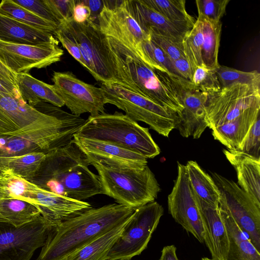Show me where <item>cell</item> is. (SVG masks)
I'll list each match as a JSON object with an SVG mask.
<instances>
[{"label": "cell", "instance_id": "35", "mask_svg": "<svg viewBox=\"0 0 260 260\" xmlns=\"http://www.w3.org/2000/svg\"><path fill=\"white\" fill-rule=\"evenodd\" d=\"M139 57L151 68L181 78L176 72L171 60L150 38L141 43Z\"/></svg>", "mask_w": 260, "mask_h": 260}, {"label": "cell", "instance_id": "31", "mask_svg": "<svg viewBox=\"0 0 260 260\" xmlns=\"http://www.w3.org/2000/svg\"><path fill=\"white\" fill-rule=\"evenodd\" d=\"M155 11L176 26L189 31L196 21L186 11L185 0H143Z\"/></svg>", "mask_w": 260, "mask_h": 260}, {"label": "cell", "instance_id": "22", "mask_svg": "<svg viewBox=\"0 0 260 260\" xmlns=\"http://www.w3.org/2000/svg\"><path fill=\"white\" fill-rule=\"evenodd\" d=\"M125 5L141 29L148 35L153 32L182 41L187 32L172 23L146 5L143 0H124Z\"/></svg>", "mask_w": 260, "mask_h": 260}, {"label": "cell", "instance_id": "50", "mask_svg": "<svg viewBox=\"0 0 260 260\" xmlns=\"http://www.w3.org/2000/svg\"><path fill=\"white\" fill-rule=\"evenodd\" d=\"M201 260H213L211 258H208V257H203L201 258Z\"/></svg>", "mask_w": 260, "mask_h": 260}, {"label": "cell", "instance_id": "37", "mask_svg": "<svg viewBox=\"0 0 260 260\" xmlns=\"http://www.w3.org/2000/svg\"><path fill=\"white\" fill-rule=\"evenodd\" d=\"M215 72L221 88L234 84L260 85V74L255 70L244 72L220 65Z\"/></svg>", "mask_w": 260, "mask_h": 260}, {"label": "cell", "instance_id": "16", "mask_svg": "<svg viewBox=\"0 0 260 260\" xmlns=\"http://www.w3.org/2000/svg\"><path fill=\"white\" fill-rule=\"evenodd\" d=\"M112 6L104 1V6L94 22L106 36L112 38L139 56L141 43L149 39L126 8L124 1Z\"/></svg>", "mask_w": 260, "mask_h": 260}, {"label": "cell", "instance_id": "2", "mask_svg": "<svg viewBox=\"0 0 260 260\" xmlns=\"http://www.w3.org/2000/svg\"><path fill=\"white\" fill-rule=\"evenodd\" d=\"M89 165L85 155L72 140L47 153L28 181L44 190L83 201L103 194L99 176L89 169Z\"/></svg>", "mask_w": 260, "mask_h": 260}, {"label": "cell", "instance_id": "10", "mask_svg": "<svg viewBox=\"0 0 260 260\" xmlns=\"http://www.w3.org/2000/svg\"><path fill=\"white\" fill-rule=\"evenodd\" d=\"M62 111L56 117L31 107L22 99L0 91V135H17L60 125L73 116Z\"/></svg>", "mask_w": 260, "mask_h": 260}, {"label": "cell", "instance_id": "34", "mask_svg": "<svg viewBox=\"0 0 260 260\" xmlns=\"http://www.w3.org/2000/svg\"><path fill=\"white\" fill-rule=\"evenodd\" d=\"M0 14L53 35L58 26L38 16L13 0H3L0 3Z\"/></svg>", "mask_w": 260, "mask_h": 260}, {"label": "cell", "instance_id": "14", "mask_svg": "<svg viewBox=\"0 0 260 260\" xmlns=\"http://www.w3.org/2000/svg\"><path fill=\"white\" fill-rule=\"evenodd\" d=\"M169 213L200 242H204V229L199 199L189 182L185 165L177 162V176L168 197Z\"/></svg>", "mask_w": 260, "mask_h": 260}, {"label": "cell", "instance_id": "25", "mask_svg": "<svg viewBox=\"0 0 260 260\" xmlns=\"http://www.w3.org/2000/svg\"><path fill=\"white\" fill-rule=\"evenodd\" d=\"M259 113L260 106L252 107L236 118L213 128L214 139L228 150H237Z\"/></svg>", "mask_w": 260, "mask_h": 260}, {"label": "cell", "instance_id": "11", "mask_svg": "<svg viewBox=\"0 0 260 260\" xmlns=\"http://www.w3.org/2000/svg\"><path fill=\"white\" fill-rule=\"evenodd\" d=\"M220 192L219 204L230 212L239 228L260 252V206L233 180L213 173Z\"/></svg>", "mask_w": 260, "mask_h": 260}, {"label": "cell", "instance_id": "23", "mask_svg": "<svg viewBox=\"0 0 260 260\" xmlns=\"http://www.w3.org/2000/svg\"><path fill=\"white\" fill-rule=\"evenodd\" d=\"M223 153L236 170L238 185L260 206V159L236 150Z\"/></svg>", "mask_w": 260, "mask_h": 260}, {"label": "cell", "instance_id": "8", "mask_svg": "<svg viewBox=\"0 0 260 260\" xmlns=\"http://www.w3.org/2000/svg\"><path fill=\"white\" fill-rule=\"evenodd\" d=\"M164 208L153 201L135 209L105 260H131L145 250L156 229Z\"/></svg>", "mask_w": 260, "mask_h": 260}, {"label": "cell", "instance_id": "48", "mask_svg": "<svg viewBox=\"0 0 260 260\" xmlns=\"http://www.w3.org/2000/svg\"><path fill=\"white\" fill-rule=\"evenodd\" d=\"M158 260H179L176 254V248L173 245L165 246Z\"/></svg>", "mask_w": 260, "mask_h": 260}, {"label": "cell", "instance_id": "6", "mask_svg": "<svg viewBox=\"0 0 260 260\" xmlns=\"http://www.w3.org/2000/svg\"><path fill=\"white\" fill-rule=\"evenodd\" d=\"M100 87L105 104L115 106L133 120L143 122L167 137L176 128L177 114L151 100L116 83H103Z\"/></svg>", "mask_w": 260, "mask_h": 260}, {"label": "cell", "instance_id": "41", "mask_svg": "<svg viewBox=\"0 0 260 260\" xmlns=\"http://www.w3.org/2000/svg\"><path fill=\"white\" fill-rule=\"evenodd\" d=\"M236 151L260 159V114H259L239 148Z\"/></svg>", "mask_w": 260, "mask_h": 260}, {"label": "cell", "instance_id": "42", "mask_svg": "<svg viewBox=\"0 0 260 260\" xmlns=\"http://www.w3.org/2000/svg\"><path fill=\"white\" fill-rule=\"evenodd\" d=\"M59 23L73 19L75 0H44Z\"/></svg>", "mask_w": 260, "mask_h": 260}, {"label": "cell", "instance_id": "12", "mask_svg": "<svg viewBox=\"0 0 260 260\" xmlns=\"http://www.w3.org/2000/svg\"><path fill=\"white\" fill-rule=\"evenodd\" d=\"M260 106L259 86L234 84L207 95L206 121L212 129L231 121L247 109Z\"/></svg>", "mask_w": 260, "mask_h": 260}, {"label": "cell", "instance_id": "30", "mask_svg": "<svg viewBox=\"0 0 260 260\" xmlns=\"http://www.w3.org/2000/svg\"><path fill=\"white\" fill-rule=\"evenodd\" d=\"M41 213L33 204L14 198L0 200V221L9 223L15 226L26 224Z\"/></svg>", "mask_w": 260, "mask_h": 260}, {"label": "cell", "instance_id": "21", "mask_svg": "<svg viewBox=\"0 0 260 260\" xmlns=\"http://www.w3.org/2000/svg\"><path fill=\"white\" fill-rule=\"evenodd\" d=\"M199 199L204 229V242L212 259L226 260L229 240L219 208Z\"/></svg>", "mask_w": 260, "mask_h": 260}, {"label": "cell", "instance_id": "32", "mask_svg": "<svg viewBox=\"0 0 260 260\" xmlns=\"http://www.w3.org/2000/svg\"><path fill=\"white\" fill-rule=\"evenodd\" d=\"M198 18L203 22L204 41L202 57L203 65L207 68L216 70L220 66L218 55L222 23L221 21L215 22Z\"/></svg>", "mask_w": 260, "mask_h": 260}, {"label": "cell", "instance_id": "40", "mask_svg": "<svg viewBox=\"0 0 260 260\" xmlns=\"http://www.w3.org/2000/svg\"><path fill=\"white\" fill-rule=\"evenodd\" d=\"M149 35L151 40L167 54L171 61L185 58L183 50V41L153 32H150Z\"/></svg>", "mask_w": 260, "mask_h": 260}, {"label": "cell", "instance_id": "1", "mask_svg": "<svg viewBox=\"0 0 260 260\" xmlns=\"http://www.w3.org/2000/svg\"><path fill=\"white\" fill-rule=\"evenodd\" d=\"M115 83L179 115L183 107L177 79L146 64L130 49L105 36Z\"/></svg>", "mask_w": 260, "mask_h": 260}, {"label": "cell", "instance_id": "45", "mask_svg": "<svg viewBox=\"0 0 260 260\" xmlns=\"http://www.w3.org/2000/svg\"><path fill=\"white\" fill-rule=\"evenodd\" d=\"M172 62L178 76L183 80L191 82L193 74L186 59L181 58Z\"/></svg>", "mask_w": 260, "mask_h": 260}, {"label": "cell", "instance_id": "17", "mask_svg": "<svg viewBox=\"0 0 260 260\" xmlns=\"http://www.w3.org/2000/svg\"><path fill=\"white\" fill-rule=\"evenodd\" d=\"M58 43L30 45L0 41V63L16 74L46 68L60 61L63 54Z\"/></svg>", "mask_w": 260, "mask_h": 260}, {"label": "cell", "instance_id": "44", "mask_svg": "<svg viewBox=\"0 0 260 260\" xmlns=\"http://www.w3.org/2000/svg\"><path fill=\"white\" fill-rule=\"evenodd\" d=\"M15 3L24 8L38 16L59 25L44 0H13Z\"/></svg>", "mask_w": 260, "mask_h": 260}, {"label": "cell", "instance_id": "3", "mask_svg": "<svg viewBox=\"0 0 260 260\" xmlns=\"http://www.w3.org/2000/svg\"><path fill=\"white\" fill-rule=\"evenodd\" d=\"M134 208L112 204L90 208L52 227L37 260H63L131 218Z\"/></svg>", "mask_w": 260, "mask_h": 260}, {"label": "cell", "instance_id": "24", "mask_svg": "<svg viewBox=\"0 0 260 260\" xmlns=\"http://www.w3.org/2000/svg\"><path fill=\"white\" fill-rule=\"evenodd\" d=\"M0 41L30 45L58 42L51 33L35 28L1 14Z\"/></svg>", "mask_w": 260, "mask_h": 260}, {"label": "cell", "instance_id": "20", "mask_svg": "<svg viewBox=\"0 0 260 260\" xmlns=\"http://www.w3.org/2000/svg\"><path fill=\"white\" fill-rule=\"evenodd\" d=\"M30 203L52 227L91 208L88 202L61 196L39 187L30 196Z\"/></svg>", "mask_w": 260, "mask_h": 260}, {"label": "cell", "instance_id": "28", "mask_svg": "<svg viewBox=\"0 0 260 260\" xmlns=\"http://www.w3.org/2000/svg\"><path fill=\"white\" fill-rule=\"evenodd\" d=\"M129 219L77 249L63 260H105Z\"/></svg>", "mask_w": 260, "mask_h": 260}, {"label": "cell", "instance_id": "9", "mask_svg": "<svg viewBox=\"0 0 260 260\" xmlns=\"http://www.w3.org/2000/svg\"><path fill=\"white\" fill-rule=\"evenodd\" d=\"M58 26L69 32L77 42L87 70L93 77L102 84L115 83L105 36L96 24L89 20L78 23L72 19Z\"/></svg>", "mask_w": 260, "mask_h": 260}, {"label": "cell", "instance_id": "26", "mask_svg": "<svg viewBox=\"0 0 260 260\" xmlns=\"http://www.w3.org/2000/svg\"><path fill=\"white\" fill-rule=\"evenodd\" d=\"M16 84L22 99L34 108L46 102L60 108L64 106L53 85L40 81L28 73L16 74Z\"/></svg>", "mask_w": 260, "mask_h": 260}, {"label": "cell", "instance_id": "46", "mask_svg": "<svg viewBox=\"0 0 260 260\" xmlns=\"http://www.w3.org/2000/svg\"><path fill=\"white\" fill-rule=\"evenodd\" d=\"M91 16V11L86 5L82 1H76L74 9L73 20L78 23H82L87 21Z\"/></svg>", "mask_w": 260, "mask_h": 260}, {"label": "cell", "instance_id": "15", "mask_svg": "<svg viewBox=\"0 0 260 260\" xmlns=\"http://www.w3.org/2000/svg\"><path fill=\"white\" fill-rule=\"evenodd\" d=\"M52 80L64 105L72 114L89 113L95 116L105 113V98L101 87L88 84L71 72H54Z\"/></svg>", "mask_w": 260, "mask_h": 260}, {"label": "cell", "instance_id": "5", "mask_svg": "<svg viewBox=\"0 0 260 260\" xmlns=\"http://www.w3.org/2000/svg\"><path fill=\"white\" fill-rule=\"evenodd\" d=\"M103 194L119 204L134 209L154 201L160 190L155 175L147 166L142 169L110 168L93 164Z\"/></svg>", "mask_w": 260, "mask_h": 260}, {"label": "cell", "instance_id": "18", "mask_svg": "<svg viewBox=\"0 0 260 260\" xmlns=\"http://www.w3.org/2000/svg\"><path fill=\"white\" fill-rule=\"evenodd\" d=\"M73 141L85 155L90 165L135 169H142L147 166V159L143 156L106 142L75 134Z\"/></svg>", "mask_w": 260, "mask_h": 260}, {"label": "cell", "instance_id": "36", "mask_svg": "<svg viewBox=\"0 0 260 260\" xmlns=\"http://www.w3.org/2000/svg\"><path fill=\"white\" fill-rule=\"evenodd\" d=\"M203 41V22L198 18L193 26L186 34L182 41L184 54L193 74L198 67L203 65L202 57Z\"/></svg>", "mask_w": 260, "mask_h": 260}, {"label": "cell", "instance_id": "29", "mask_svg": "<svg viewBox=\"0 0 260 260\" xmlns=\"http://www.w3.org/2000/svg\"><path fill=\"white\" fill-rule=\"evenodd\" d=\"M185 167L189 182L198 198L213 207H218L220 192L212 177L196 161H188Z\"/></svg>", "mask_w": 260, "mask_h": 260}, {"label": "cell", "instance_id": "4", "mask_svg": "<svg viewBox=\"0 0 260 260\" xmlns=\"http://www.w3.org/2000/svg\"><path fill=\"white\" fill-rule=\"evenodd\" d=\"M75 135L112 144L147 159L160 153L148 128L117 111L89 116Z\"/></svg>", "mask_w": 260, "mask_h": 260}, {"label": "cell", "instance_id": "49", "mask_svg": "<svg viewBox=\"0 0 260 260\" xmlns=\"http://www.w3.org/2000/svg\"><path fill=\"white\" fill-rule=\"evenodd\" d=\"M10 198L7 192L0 186V200L6 198Z\"/></svg>", "mask_w": 260, "mask_h": 260}, {"label": "cell", "instance_id": "47", "mask_svg": "<svg viewBox=\"0 0 260 260\" xmlns=\"http://www.w3.org/2000/svg\"><path fill=\"white\" fill-rule=\"evenodd\" d=\"M84 4L89 8L91 16L89 20L94 22L101 13L104 6V1H82Z\"/></svg>", "mask_w": 260, "mask_h": 260}, {"label": "cell", "instance_id": "39", "mask_svg": "<svg viewBox=\"0 0 260 260\" xmlns=\"http://www.w3.org/2000/svg\"><path fill=\"white\" fill-rule=\"evenodd\" d=\"M230 0H197L198 17L219 22L226 12Z\"/></svg>", "mask_w": 260, "mask_h": 260}, {"label": "cell", "instance_id": "38", "mask_svg": "<svg viewBox=\"0 0 260 260\" xmlns=\"http://www.w3.org/2000/svg\"><path fill=\"white\" fill-rule=\"evenodd\" d=\"M190 84L196 89L208 95L221 88L215 70L207 68L204 65L196 69Z\"/></svg>", "mask_w": 260, "mask_h": 260}, {"label": "cell", "instance_id": "19", "mask_svg": "<svg viewBox=\"0 0 260 260\" xmlns=\"http://www.w3.org/2000/svg\"><path fill=\"white\" fill-rule=\"evenodd\" d=\"M179 84L183 109L177 115L175 128L183 137L199 139L208 127L206 121L208 94L196 89L190 82L183 79H179Z\"/></svg>", "mask_w": 260, "mask_h": 260}, {"label": "cell", "instance_id": "43", "mask_svg": "<svg viewBox=\"0 0 260 260\" xmlns=\"http://www.w3.org/2000/svg\"><path fill=\"white\" fill-rule=\"evenodd\" d=\"M54 36L72 57L87 70V66L79 46L73 37L59 26L54 32Z\"/></svg>", "mask_w": 260, "mask_h": 260}, {"label": "cell", "instance_id": "27", "mask_svg": "<svg viewBox=\"0 0 260 260\" xmlns=\"http://www.w3.org/2000/svg\"><path fill=\"white\" fill-rule=\"evenodd\" d=\"M218 208L229 240L226 260H260V252L239 228L229 211L220 204Z\"/></svg>", "mask_w": 260, "mask_h": 260}, {"label": "cell", "instance_id": "7", "mask_svg": "<svg viewBox=\"0 0 260 260\" xmlns=\"http://www.w3.org/2000/svg\"><path fill=\"white\" fill-rule=\"evenodd\" d=\"M85 121L80 116L74 115L55 126L17 135H0V156H19L39 152L46 154L71 142Z\"/></svg>", "mask_w": 260, "mask_h": 260}, {"label": "cell", "instance_id": "13", "mask_svg": "<svg viewBox=\"0 0 260 260\" xmlns=\"http://www.w3.org/2000/svg\"><path fill=\"white\" fill-rule=\"evenodd\" d=\"M51 228L41 215L20 226L0 221V260H30Z\"/></svg>", "mask_w": 260, "mask_h": 260}, {"label": "cell", "instance_id": "33", "mask_svg": "<svg viewBox=\"0 0 260 260\" xmlns=\"http://www.w3.org/2000/svg\"><path fill=\"white\" fill-rule=\"evenodd\" d=\"M45 155L39 152L19 156H0V172L9 171L28 180L33 177Z\"/></svg>", "mask_w": 260, "mask_h": 260}]
</instances>
